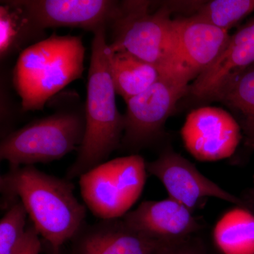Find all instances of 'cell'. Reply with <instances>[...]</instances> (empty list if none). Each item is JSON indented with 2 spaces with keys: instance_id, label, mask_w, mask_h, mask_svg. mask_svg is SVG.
I'll return each instance as SVG.
<instances>
[{
  "instance_id": "3",
  "label": "cell",
  "mask_w": 254,
  "mask_h": 254,
  "mask_svg": "<svg viewBox=\"0 0 254 254\" xmlns=\"http://www.w3.org/2000/svg\"><path fill=\"white\" fill-rule=\"evenodd\" d=\"M55 112L1 138L0 159L9 167L60 160L77 151L86 131V103L74 91L61 92L48 102Z\"/></svg>"
},
{
  "instance_id": "4",
  "label": "cell",
  "mask_w": 254,
  "mask_h": 254,
  "mask_svg": "<svg viewBox=\"0 0 254 254\" xmlns=\"http://www.w3.org/2000/svg\"><path fill=\"white\" fill-rule=\"evenodd\" d=\"M86 48L81 36L53 33L18 55L12 84L22 112L41 111L52 98L83 76Z\"/></svg>"
},
{
  "instance_id": "16",
  "label": "cell",
  "mask_w": 254,
  "mask_h": 254,
  "mask_svg": "<svg viewBox=\"0 0 254 254\" xmlns=\"http://www.w3.org/2000/svg\"><path fill=\"white\" fill-rule=\"evenodd\" d=\"M110 70L115 92L125 103L146 91L160 76L155 66L124 50L110 48Z\"/></svg>"
},
{
  "instance_id": "12",
  "label": "cell",
  "mask_w": 254,
  "mask_h": 254,
  "mask_svg": "<svg viewBox=\"0 0 254 254\" xmlns=\"http://www.w3.org/2000/svg\"><path fill=\"white\" fill-rule=\"evenodd\" d=\"M123 219L138 233L164 242L188 238L198 235L203 229L191 210L170 197L142 202Z\"/></svg>"
},
{
  "instance_id": "11",
  "label": "cell",
  "mask_w": 254,
  "mask_h": 254,
  "mask_svg": "<svg viewBox=\"0 0 254 254\" xmlns=\"http://www.w3.org/2000/svg\"><path fill=\"white\" fill-rule=\"evenodd\" d=\"M37 28H81L94 33L106 29L118 16L120 1L113 0H17Z\"/></svg>"
},
{
  "instance_id": "2",
  "label": "cell",
  "mask_w": 254,
  "mask_h": 254,
  "mask_svg": "<svg viewBox=\"0 0 254 254\" xmlns=\"http://www.w3.org/2000/svg\"><path fill=\"white\" fill-rule=\"evenodd\" d=\"M107 31L100 29L93 33L87 83L86 131L76 160L66 171L68 180L105 163L121 146L125 120L117 105L110 73Z\"/></svg>"
},
{
  "instance_id": "6",
  "label": "cell",
  "mask_w": 254,
  "mask_h": 254,
  "mask_svg": "<svg viewBox=\"0 0 254 254\" xmlns=\"http://www.w3.org/2000/svg\"><path fill=\"white\" fill-rule=\"evenodd\" d=\"M147 174L146 162L140 155L113 159L79 177L82 198L100 220L123 218L139 199Z\"/></svg>"
},
{
  "instance_id": "14",
  "label": "cell",
  "mask_w": 254,
  "mask_h": 254,
  "mask_svg": "<svg viewBox=\"0 0 254 254\" xmlns=\"http://www.w3.org/2000/svg\"><path fill=\"white\" fill-rule=\"evenodd\" d=\"M254 64V18L230 36L221 53L189 86L188 94L208 102L237 75Z\"/></svg>"
},
{
  "instance_id": "23",
  "label": "cell",
  "mask_w": 254,
  "mask_h": 254,
  "mask_svg": "<svg viewBox=\"0 0 254 254\" xmlns=\"http://www.w3.org/2000/svg\"><path fill=\"white\" fill-rule=\"evenodd\" d=\"M43 252V241L31 220H28L27 232L22 243L13 254H40Z\"/></svg>"
},
{
  "instance_id": "20",
  "label": "cell",
  "mask_w": 254,
  "mask_h": 254,
  "mask_svg": "<svg viewBox=\"0 0 254 254\" xmlns=\"http://www.w3.org/2000/svg\"><path fill=\"white\" fill-rule=\"evenodd\" d=\"M4 210L0 221V254H13L26 236L29 218L18 199L13 200Z\"/></svg>"
},
{
  "instance_id": "8",
  "label": "cell",
  "mask_w": 254,
  "mask_h": 254,
  "mask_svg": "<svg viewBox=\"0 0 254 254\" xmlns=\"http://www.w3.org/2000/svg\"><path fill=\"white\" fill-rule=\"evenodd\" d=\"M147 172L158 178L166 189L169 197L192 212L200 208L210 197L225 200L237 206L248 208L245 200L223 190L198 171L194 164L166 147L158 158L146 162Z\"/></svg>"
},
{
  "instance_id": "18",
  "label": "cell",
  "mask_w": 254,
  "mask_h": 254,
  "mask_svg": "<svg viewBox=\"0 0 254 254\" xmlns=\"http://www.w3.org/2000/svg\"><path fill=\"white\" fill-rule=\"evenodd\" d=\"M214 243L220 254H254V215L237 206L219 220Z\"/></svg>"
},
{
  "instance_id": "5",
  "label": "cell",
  "mask_w": 254,
  "mask_h": 254,
  "mask_svg": "<svg viewBox=\"0 0 254 254\" xmlns=\"http://www.w3.org/2000/svg\"><path fill=\"white\" fill-rule=\"evenodd\" d=\"M150 1H122L118 16L108 28V45L168 72L175 43V19L165 3L153 11ZM107 31V32H108Z\"/></svg>"
},
{
  "instance_id": "1",
  "label": "cell",
  "mask_w": 254,
  "mask_h": 254,
  "mask_svg": "<svg viewBox=\"0 0 254 254\" xmlns=\"http://www.w3.org/2000/svg\"><path fill=\"white\" fill-rule=\"evenodd\" d=\"M1 208L21 200L43 242L60 249L86 223V208L75 196L71 180L48 175L34 165L9 167L0 177Z\"/></svg>"
},
{
  "instance_id": "13",
  "label": "cell",
  "mask_w": 254,
  "mask_h": 254,
  "mask_svg": "<svg viewBox=\"0 0 254 254\" xmlns=\"http://www.w3.org/2000/svg\"><path fill=\"white\" fill-rule=\"evenodd\" d=\"M168 243L138 233L123 218L100 220L81 227L67 254H156Z\"/></svg>"
},
{
  "instance_id": "26",
  "label": "cell",
  "mask_w": 254,
  "mask_h": 254,
  "mask_svg": "<svg viewBox=\"0 0 254 254\" xmlns=\"http://www.w3.org/2000/svg\"><path fill=\"white\" fill-rule=\"evenodd\" d=\"M211 254H219V253H211Z\"/></svg>"
},
{
  "instance_id": "15",
  "label": "cell",
  "mask_w": 254,
  "mask_h": 254,
  "mask_svg": "<svg viewBox=\"0 0 254 254\" xmlns=\"http://www.w3.org/2000/svg\"><path fill=\"white\" fill-rule=\"evenodd\" d=\"M46 31L35 26L17 0L1 1L0 58L20 54L28 47L46 38Z\"/></svg>"
},
{
  "instance_id": "17",
  "label": "cell",
  "mask_w": 254,
  "mask_h": 254,
  "mask_svg": "<svg viewBox=\"0 0 254 254\" xmlns=\"http://www.w3.org/2000/svg\"><path fill=\"white\" fill-rule=\"evenodd\" d=\"M208 101L219 102L231 110L245 137V143L254 141V64L227 83Z\"/></svg>"
},
{
  "instance_id": "10",
  "label": "cell",
  "mask_w": 254,
  "mask_h": 254,
  "mask_svg": "<svg viewBox=\"0 0 254 254\" xmlns=\"http://www.w3.org/2000/svg\"><path fill=\"white\" fill-rule=\"evenodd\" d=\"M185 148L202 162H215L231 157L243 133L231 113L216 107H202L187 115L181 129Z\"/></svg>"
},
{
  "instance_id": "19",
  "label": "cell",
  "mask_w": 254,
  "mask_h": 254,
  "mask_svg": "<svg viewBox=\"0 0 254 254\" xmlns=\"http://www.w3.org/2000/svg\"><path fill=\"white\" fill-rule=\"evenodd\" d=\"M254 11V0L200 1L192 17L229 32Z\"/></svg>"
},
{
  "instance_id": "24",
  "label": "cell",
  "mask_w": 254,
  "mask_h": 254,
  "mask_svg": "<svg viewBox=\"0 0 254 254\" xmlns=\"http://www.w3.org/2000/svg\"><path fill=\"white\" fill-rule=\"evenodd\" d=\"M43 252L44 254H67L64 252L63 247L60 249L53 248V247L43 241Z\"/></svg>"
},
{
  "instance_id": "22",
  "label": "cell",
  "mask_w": 254,
  "mask_h": 254,
  "mask_svg": "<svg viewBox=\"0 0 254 254\" xmlns=\"http://www.w3.org/2000/svg\"><path fill=\"white\" fill-rule=\"evenodd\" d=\"M156 254H211L208 246L199 235L169 242L164 245Z\"/></svg>"
},
{
  "instance_id": "27",
  "label": "cell",
  "mask_w": 254,
  "mask_h": 254,
  "mask_svg": "<svg viewBox=\"0 0 254 254\" xmlns=\"http://www.w3.org/2000/svg\"></svg>"
},
{
  "instance_id": "9",
  "label": "cell",
  "mask_w": 254,
  "mask_h": 254,
  "mask_svg": "<svg viewBox=\"0 0 254 254\" xmlns=\"http://www.w3.org/2000/svg\"><path fill=\"white\" fill-rule=\"evenodd\" d=\"M175 23V48L163 76L190 86L215 61L230 36L228 31L192 16L176 18Z\"/></svg>"
},
{
  "instance_id": "21",
  "label": "cell",
  "mask_w": 254,
  "mask_h": 254,
  "mask_svg": "<svg viewBox=\"0 0 254 254\" xmlns=\"http://www.w3.org/2000/svg\"><path fill=\"white\" fill-rule=\"evenodd\" d=\"M3 78V77H1ZM4 78L1 81V138L14 131V127L18 118L16 105L10 94L7 84L5 83Z\"/></svg>"
},
{
  "instance_id": "7",
  "label": "cell",
  "mask_w": 254,
  "mask_h": 254,
  "mask_svg": "<svg viewBox=\"0 0 254 254\" xmlns=\"http://www.w3.org/2000/svg\"><path fill=\"white\" fill-rule=\"evenodd\" d=\"M188 91L187 85L160 75L146 91L126 102L125 131L120 150L137 154L143 148L161 141L167 120Z\"/></svg>"
},
{
  "instance_id": "25",
  "label": "cell",
  "mask_w": 254,
  "mask_h": 254,
  "mask_svg": "<svg viewBox=\"0 0 254 254\" xmlns=\"http://www.w3.org/2000/svg\"><path fill=\"white\" fill-rule=\"evenodd\" d=\"M245 145L250 148H254V141L247 142V143H245Z\"/></svg>"
}]
</instances>
